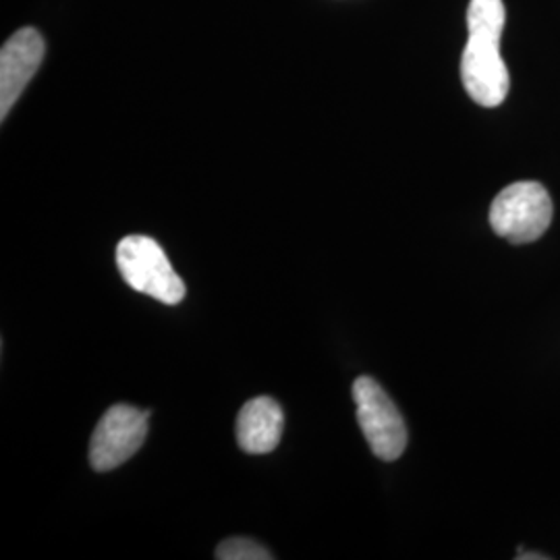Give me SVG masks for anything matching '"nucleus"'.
<instances>
[{
  "instance_id": "39448f33",
  "label": "nucleus",
  "mask_w": 560,
  "mask_h": 560,
  "mask_svg": "<svg viewBox=\"0 0 560 560\" xmlns=\"http://www.w3.org/2000/svg\"><path fill=\"white\" fill-rule=\"evenodd\" d=\"M150 411L131 405L110 407L98 421L90 442V463L96 471H110L131 459L145 442Z\"/></svg>"
},
{
  "instance_id": "f03ea898",
  "label": "nucleus",
  "mask_w": 560,
  "mask_h": 560,
  "mask_svg": "<svg viewBox=\"0 0 560 560\" xmlns=\"http://www.w3.org/2000/svg\"><path fill=\"white\" fill-rule=\"evenodd\" d=\"M552 198L538 180H517L504 187L490 206V224L511 243L540 240L552 222Z\"/></svg>"
},
{
  "instance_id": "0eeeda50",
  "label": "nucleus",
  "mask_w": 560,
  "mask_h": 560,
  "mask_svg": "<svg viewBox=\"0 0 560 560\" xmlns=\"http://www.w3.org/2000/svg\"><path fill=\"white\" fill-rule=\"evenodd\" d=\"M284 416L279 402L270 397L247 400L237 418V442L249 455H266L279 446Z\"/></svg>"
},
{
  "instance_id": "423d86ee",
  "label": "nucleus",
  "mask_w": 560,
  "mask_h": 560,
  "mask_svg": "<svg viewBox=\"0 0 560 560\" xmlns=\"http://www.w3.org/2000/svg\"><path fill=\"white\" fill-rule=\"evenodd\" d=\"M44 59V38L34 27H23L0 50V119H7Z\"/></svg>"
},
{
  "instance_id": "20e7f679",
  "label": "nucleus",
  "mask_w": 560,
  "mask_h": 560,
  "mask_svg": "<svg viewBox=\"0 0 560 560\" xmlns=\"http://www.w3.org/2000/svg\"><path fill=\"white\" fill-rule=\"evenodd\" d=\"M358 421L372 453L382 460H397L407 448V428L397 405L381 384L361 376L353 384Z\"/></svg>"
},
{
  "instance_id": "7ed1b4c3",
  "label": "nucleus",
  "mask_w": 560,
  "mask_h": 560,
  "mask_svg": "<svg viewBox=\"0 0 560 560\" xmlns=\"http://www.w3.org/2000/svg\"><path fill=\"white\" fill-rule=\"evenodd\" d=\"M117 266L122 280L138 293L177 305L185 298V282L166 258L159 241L129 235L117 245Z\"/></svg>"
},
{
  "instance_id": "f257e3e1",
  "label": "nucleus",
  "mask_w": 560,
  "mask_h": 560,
  "mask_svg": "<svg viewBox=\"0 0 560 560\" xmlns=\"http://www.w3.org/2000/svg\"><path fill=\"white\" fill-rule=\"evenodd\" d=\"M506 21L502 0H471L467 9L469 38L460 57V80L469 98L497 108L506 101L511 78L501 57V36Z\"/></svg>"
},
{
  "instance_id": "6e6552de",
  "label": "nucleus",
  "mask_w": 560,
  "mask_h": 560,
  "mask_svg": "<svg viewBox=\"0 0 560 560\" xmlns=\"http://www.w3.org/2000/svg\"><path fill=\"white\" fill-rule=\"evenodd\" d=\"M217 559L270 560L272 555L258 541L249 540V538H229L217 548Z\"/></svg>"
}]
</instances>
